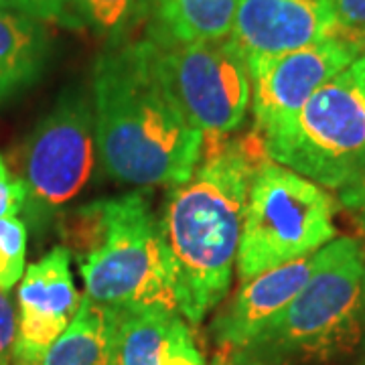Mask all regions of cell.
I'll return each instance as SVG.
<instances>
[{"label":"cell","mask_w":365,"mask_h":365,"mask_svg":"<svg viewBox=\"0 0 365 365\" xmlns=\"http://www.w3.org/2000/svg\"><path fill=\"white\" fill-rule=\"evenodd\" d=\"M91 106L102 169L136 187L181 185L199 165L203 134L182 114L150 37L108 47L93 63Z\"/></svg>","instance_id":"1"},{"label":"cell","mask_w":365,"mask_h":365,"mask_svg":"<svg viewBox=\"0 0 365 365\" xmlns=\"http://www.w3.org/2000/svg\"><path fill=\"white\" fill-rule=\"evenodd\" d=\"M266 158L258 130L213 144L205 163L165 199L158 225L177 307L191 325H199L230 290L252 177Z\"/></svg>","instance_id":"2"},{"label":"cell","mask_w":365,"mask_h":365,"mask_svg":"<svg viewBox=\"0 0 365 365\" xmlns=\"http://www.w3.org/2000/svg\"><path fill=\"white\" fill-rule=\"evenodd\" d=\"M365 254L353 237L317 252L309 282L256 337L217 351L211 365H335L351 357L365 331Z\"/></svg>","instance_id":"3"},{"label":"cell","mask_w":365,"mask_h":365,"mask_svg":"<svg viewBox=\"0 0 365 365\" xmlns=\"http://www.w3.org/2000/svg\"><path fill=\"white\" fill-rule=\"evenodd\" d=\"M86 297L114 313L177 309L157 215L143 193L98 199L61 223Z\"/></svg>","instance_id":"4"},{"label":"cell","mask_w":365,"mask_h":365,"mask_svg":"<svg viewBox=\"0 0 365 365\" xmlns=\"http://www.w3.org/2000/svg\"><path fill=\"white\" fill-rule=\"evenodd\" d=\"M335 201L311 179L270 158L252 177L237 250V274L248 280L309 258L335 240Z\"/></svg>","instance_id":"5"},{"label":"cell","mask_w":365,"mask_h":365,"mask_svg":"<svg viewBox=\"0 0 365 365\" xmlns=\"http://www.w3.org/2000/svg\"><path fill=\"white\" fill-rule=\"evenodd\" d=\"M262 143L270 160L337 191L365 150V53Z\"/></svg>","instance_id":"6"},{"label":"cell","mask_w":365,"mask_h":365,"mask_svg":"<svg viewBox=\"0 0 365 365\" xmlns=\"http://www.w3.org/2000/svg\"><path fill=\"white\" fill-rule=\"evenodd\" d=\"M96 126L90 96L79 86L59 93L51 110L29 134L21 158L26 227L45 232L90 181Z\"/></svg>","instance_id":"7"},{"label":"cell","mask_w":365,"mask_h":365,"mask_svg":"<svg viewBox=\"0 0 365 365\" xmlns=\"http://www.w3.org/2000/svg\"><path fill=\"white\" fill-rule=\"evenodd\" d=\"M155 43L163 81L203 140H222L244 124L252 78L232 41Z\"/></svg>","instance_id":"8"},{"label":"cell","mask_w":365,"mask_h":365,"mask_svg":"<svg viewBox=\"0 0 365 365\" xmlns=\"http://www.w3.org/2000/svg\"><path fill=\"white\" fill-rule=\"evenodd\" d=\"M361 49L345 35H331L297 51L250 67L256 130L270 134L299 112L331 78L353 63Z\"/></svg>","instance_id":"9"},{"label":"cell","mask_w":365,"mask_h":365,"mask_svg":"<svg viewBox=\"0 0 365 365\" xmlns=\"http://www.w3.org/2000/svg\"><path fill=\"white\" fill-rule=\"evenodd\" d=\"M81 297L71 278V254L55 246L31 264L19 287L13 365H41L76 317Z\"/></svg>","instance_id":"10"},{"label":"cell","mask_w":365,"mask_h":365,"mask_svg":"<svg viewBox=\"0 0 365 365\" xmlns=\"http://www.w3.org/2000/svg\"><path fill=\"white\" fill-rule=\"evenodd\" d=\"M331 35L337 23L329 0H237L227 39L250 69Z\"/></svg>","instance_id":"11"},{"label":"cell","mask_w":365,"mask_h":365,"mask_svg":"<svg viewBox=\"0 0 365 365\" xmlns=\"http://www.w3.org/2000/svg\"><path fill=\"white\" fill-rule=\"evenodd\" d=\"M317 266V254L288 262L244 280L234 299L215 314L211 337L217 351L246 345L294 300Z\"/></svg>","instance_id":"12"},{"label":"cell","mask_w":365,"mask_h":365,"mask_svg":"<svg viewBox=\"0 0 365 365\" xmlns=\"http://www.w3.org/2000/svg\"><path fill=\"white\" fill-rule=\"evenodd\" d=\"M116 365H203L191 329L177 309L116 313Z\"/></svg>","instance_id":"13"},{"label":"cell","mask_w":365,"mask_h":365,"mask_svg":"<svg viewBox=\"0 0 365 365\" xmlns=\"http://www.w3.org/2000/svg\"><path fill=\"white\" fill-rule=\"evenodd\" d=\"M49 55L51 39L41 21L16 9L0 11V104L33 88Z\"/></svg>","instance_id":"14"},{"label":"cell","mask_w":365,"mask_h":365,"mask_svg":"<svg viewBox=\"0 0 365 365\" xmlns=\"http://www.w3.org/2000/svg\"><path fill=\"white\" fill-rule=\"evenodd\" d=\"M150 39L207 43L230 37L237 0H144Z\"/></svg>","instance_id":"15"},{"label":"cell","mask_w":365,"mask_h":365,"mask_svg":"<svg viewBox=\"0 0 365 365\" xmlns=\"http://www.w3.org/2000/svg\"><path fill=\"white\" fill-rule=\"evenodd\" d=\"M41 365H116V313L86 294Z\"/></svg>","instance_id":"16"},{"label":"cell","mask_w":365,"mask_h":365,"mask_svg":"<svg viewBox=\"0 0 365 365\" xmlns=\"http://www.w3.org/2000/svg\"><path fill=\"white\" fill-rule=\"evenodd\" d=\"M73 25H86L91 33L116 47L146 19L144 0H69Z\"/></svg>","instance_id":"17"},{"label":"cell","mask_w":365,"mask_h":365,"mask_svg":"<svg viewBox=\"0 0 365 365\" xmlns=\"http://www.w3.org/2000/svg\"><path fill=\"white\" fill-rule=\"evenodd\" d=\"M29 227L19 217L0 220V290L11 292L26 270Z\"/></svg>","instance_id":"18"},{"label":"cell","mask_w":365,"mask_h":365,"mask_svg":"<svg viewBox=\"0 0 365 365\" xmlns=\"http://www.w3.org/2000/svg\"><path fill=\"white\" fill-rule=\"evenodd\" d=\"M337 191L341 205L351 215L353 222L365 230V150Z\"/></svg>","instance_id":"19"},{"label":"cell","mask_w":365,"mask_h":365,"mask_svg":"<svg viewBox=\"0 0 365 365\" xmlns=\"http://www.w3.org/2000/svg\"><path fill=\"white\" fill-rule=\"evenodd\" d=\"M26 193L21 177L9 169L6 160L0 155V220L16 217L25 209Z\"/></svg>","instance_id":"20"},{"label":"cell","mask_w":365,"mask_h":365,"mask_svg":"<svg viewBox=\"0 0 365 365\" xmlns=\"http://www.w3.org/2000/svg\"><path fill=\"white\" fill-rule=\"evenodd\" d=\"M16 339V309L11 292L0 290V365H11Z\"/></svg>","instance_id":"21"},{"label":"cell","mask_w":365,"mask_h":365,"mask_svg":"<svg viewBox=\"0 0 365 365\" xmlns=\"http://www.w3.org/2000/svg\"><path fill=\"white\" fill-rule=\"evenodd\" d=\"M335 14L337 33L349 37L365 26V0H329Z\"/></svg>","instance_id":"22"},{"label":"cell","mask_w":365,"mask_h":365,"mask_svg":"<svg viewBox=\"0 0 365 365\" xmlns=\"http://www.w3.org/2000/svg\"><path fill=\"white\" fill-rule=\"evenodd\" d=\"M21 13L29 14L37 21H63L67 23L69 0H11Z\"/></svg>","instance_id":"23"},{"label":"cell","mask_w":365,"mask_h":365,"mask_svg":"<svg viewBox=\"0 0 365 365\" xmlns=\"http://www.w3.org/2000/svg\"><path fill=\"white\" fill-rule=\"evenodd\" d=\"M349 39L361 49V53H365V26L361 29V31H357V33H353V35H349Z\"/></svg>","instance_id":"24"},{"label":"cell","mask_w":365,"mask_h":365,"mask_svg":"<svg viewBox=\"0 0 365 365\" xmlns=\"http://www.w3.org/2000/svg\"><path fill=\"white\" fill-rule=\"evenodd\" d=\"M11 9H14L11 0H0V11H11Z\"/></svg>","instance_id":"25"},{"label":"cell","mask_w":365,"mask_h":365,"mask_svg":"<svg viewBox=\"0 0 365 365\" xmlns=\"http://www.w3.org/2000/svg\"><path fill=\"white\" fill-rule=\"evenodd\" d=\"M364 292H365V276H364Z\"/></svg>","instance_id":"26"}]
</instances>
